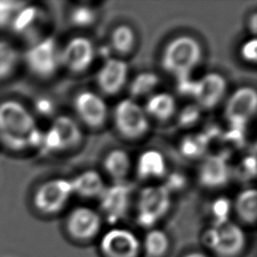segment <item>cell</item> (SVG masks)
<instances>
[{"label": "cell", "mask_w": 257, "mask_h": 257, "mask_svg": "<svg viewBox=\"0 0 257 257\" xmlns=\"http://www.w3.org/2000/svg\"><path fill=\"white\" fill-rule=\"evenodd\" d=\"M42 133L27 105L12 97L0 100V145L3 148L12 153L39 149Z\"/></svg>", "instance_id": "obj_1"}, {"label": "cell", "mask_w": 257, "mask_h": 257, "mask_svg": "<svg viewBox=\"0 0 257 257\" xmlns=\"http://www.w3.org/2000/svg\"><path fill=\"white\" fill-rule=\"evenodd\" d=\"M202 46L191 35H179L171 39L163 49L161 65L177 79L191 76L202 59Z\"/></svg>", "instance_id": "obj_2"}, {"label": "cell", "mask_w": 257, "mask_h": 257, "mask_svg": "<svg viewBox=\"0 0 257 257\" xmlns=\"http://www.w3.org/2000/svg\"><path fill=\"white\" fill-rule=\"evenodd\" d=\"M201 242L215 257H241L248 246L243 227L232 221L210 225L202 233Z\"/></svg>", "instance_id": "obj_3"}, {"label": "cell", "mask_w": 257, "mask_h": 257, "mask_svg": "<svg viewBox=\"0 0 257 257\" xmlns=\"http://www.w3.org/2000/svg\"><path fill=\"white\" fill-rule=\"evenodd\" d=\"M171 205V191L165 185H152L143 188L137 198V224L146 230L156 227L167 216Z\"/></svg>", "instance_id": "obj_4"}, {"label": "cell", "mask_w": 257, "mask_h": 257, "mask_svg": "<svg viewBox=\"0 0 257 257\" xmlns=\"http://www.w3.org/2000/svg\"><path fill=\"white\" fill-rule=\"evenodd\" d=\"M21 61L34 76L49 78L60 67V47L53 37L43 36L28 44Z\"/></svg>", "instance_id": "obj_5"}, {"label": "cell", "mask_w": 257, "mask_h": 257, "mask_svg": "<svg viewBox=\"0 0 257 257\" xmlns=\"http://www.w3.org/2000/svg\"><path fill=\"white\" fill-rule=\"evenodd\" d=\"M73 195L69 179L51 178L39 184L31 197V204L42 216L59 214Z\"/></svg>", "instance_id": "obj_6"}, {"label": "cell", "mask_w": 257, "mask_h": 257, "mask_svg": "<svg viewBox=\"0 0 257 257\" xmlns=\"http://www.w3.org/2000/svg\"><path fill=\"white\" fill-rule=\"evenodd\" d=\"M103 219L98 211L77 206L68 212L63 227L66 236L74 243L87 244L100 236Z\"/></svg>", "instance_id": "obj_7"}, {"label": "cell", "mask_w": 257, "mask_h": 257, "mask_svg": "<svg viewBox=\"0 0 257 257\" xmlns=\"http://www.w3.org/2000/svg\"><path fill=\"white\" fill-rule=\"evenodd\" d=\"M112 118L117 133L127 140L143 138L150 130V117L145 108L131 97L115 104Z\"/></svg>", "instance_id": "obj_8"}, {"label": "cell", "mask_w": 257, "mask_h": 257, "mask_svg": "<svg viewBox=\"0 0 257 257\" xmlns=\"http://www.w3.org/2000/svg\"><path fill=\"white\" fill-rule=\"evenodd\" d=\"M83 138L78 122L66 114L57 115L49 127L42 133L39 149L48 153H58L77 147Z\"/></svg>", "instance_id": "obj_9"}, {"label": "cell", "mask_w": 257, "mask_h": 257, "mask_svg": "<svg viewBox=\"0 0 257 257\" xmlns=\"http://www.w3.org/2000/svg\"><path fill=\"white\" fill-rule=\"evenodd\" d=\"M98 252L101 257H141V239L127 228L113 226L99 236Z\"/></svg>", "instance_id": "obj_10"}, {"label": "cell", "mask_w": 257, "mask_h": 257, "mask_svg": "<svg viewBox=\"0 0 257 257\" xmlns=\"http://www.w3.org/2000/svg\"><path fill=\"white\" fill-rule=\"evenodd\" d=\"M132 187L125 182L114 183L105 186L103 192L97 198L99 203V214L103 221L115 225L122 220L130 210L132 200Z\"/></svg>", "instance_id": "obj_11"}, {"label": "cell", "mask_w": 257, "mask_h": 257, "mask_svg": "<svg viewBox=\"0 0 257 257\" xmlns=\"http://www.w3.org/2000/svg\"><path fill=\"white\" fill-rule=\"evenodd\" d=\"M257 107L256 90L251 86L237 88L227 99L225 117L233 128H244L254 117Z\"/></svg>", "instance_id": "obj_12"}, {"label": "cell", "mask_w": 257, "mask_h": 257, "mask_svg": "<svg viewBox=\"0 0 257 257\" xmlns=\"http://www.w3.org/2000/svg\"><path fill=\"white\" fill-rule=\"evenodd\" d=\"M95 57V47L92 41L84 36L70 38L60 47V66L72 73H82L87 70Z\"/></svg>", "instance_id": "obj_13"}, {"label": "cell", "mask_w": 257, "mask_h": 257, "mask_svg": "<svg viewBox=\"0 0 257 257\" xmlns=\"http://www.w3.org/2000/svg\"><path fill=\"white\" fill-rule=\"evenodd\" d=\"M73 108L79 120L91 128L101 127L108 116L105 100L92 90H81L73 99Z\"/></svg>", "instance_id": "obj_14"}, {"label": "cell", "mask_w": 257, "mask_h": 257, "mask_svg": "<svg viewBox=\"0 0 257 257\" xmlns=\"http://www.w3.org/2000/svg\"><path fill=\"white\" fill-rule=\"evenodd\" d=\"M45 21V14L41 7L25 2L19 9L9 28V31L29 43L43 37L40 31Z\"/></svg>", "instance_id": "obj_15"}, {"label": "cell", "mask_w": 257, "mask_h": 257, "mask_svg": "<svg viewBox=\"0 0 257 257\" xmlns=\"http://www.w3.org/2000/svg\"><path fill=\"white\" fill-rule=\"evenodd\" d=\"M227 89L226 78L219 72L211 71L195 80L193 97L199 107L212 109L223 99Z\"/></svg>", "instance_id": "obj_16"}, {"label": "cell", "mask_w": 257, "mask_h": 257, "mask_svg": "<svg viewBox=\"0 0 257 257\" xmlns=\"http://www.w3.org/2000/svg\"><path fill=\"white\" fill-rule=\"evenodd\" d=\"M127 75V63L121 58L109 57L97 70L95 81L102 93L106 95H114L126 84Z\"/></svg>", "instance_id": "obj_17"}, {"label": "cell", "mask_w": 257, "mask_h": 257, "mask_svg": "<svg viewBox=\"0 0 257 257\" xmlns=\"http://www.w3.org/2000/svg\"><path fill=\"white\" fill-rule=\"evenodd\" d=\"M198 181L207 189H220L226 186L231 178V169L221 155L205 157L198 168Z\"/></svg>", "instance_id": "obj_18"}, {"label": "cell", "mask_w": 257, "mask_h": 257, "mask_svg": "<svg viewBox=\"0 0 257 257\" xmlns=\"http://www.w3.org/2000/svg\"><path fill=\"white\" fill-rule=\"evenodd\" d=\"M167 162L164 155L156 150L144 151L138 158L136 173L141 180L163 178L167 174Z\"/></svg>", "instance_id": "obj_19"}, {"label": "cell", "mask_w": 257, "mask_h": 257, "mask_svg": "<svg viewBox=\"0 0 257 257\" xmlns=\"http://www.w3.org/2000/svg\"><path fill=\"white\" fill-rule=\"evenodd\" d=\"M73 195L81 198H98L105 188L101 175L94 170H86L70 180Z\"/></svg>", "instance_id": "obj_20"}, {"label": "cell", "mask_w": 257, "mask_h": 257, "mask_svg": "<svg viewBox=\"0 0 257 257\" xmlns=\"http://www.w3.org/2000/svg\"><path fill=\"white\" fill-rule=\"evenodd\" d=\"M141 244L142 254L145 257H167L172 247L169 234L157 227L147 230L144 238L141 240Z\"/></svg>", "instance_id": "obj_21"}, {"label": "cell", "mask_w": 257, "mask_h": 257, "mask_svg": "<svg viewBox=\"0 0 257 257\" xmlns=\"http://www.w3.org/2000/svg\"><path fill=\"white\" fill-rule=\"evenodd\" d=\"M144 108L149 117L165 121L176 113L177 102L175 97L169 92H156L148 97Z\"/></svg>", "instance_id": "obj_22"}, {"label": "cell", "mask_w": 257, "mask_h": 257, "mask_svg": "<svg viewBox=\"0 0 257 257\" xmlns=\"http://www.w3.org/2000/svg\"><path fill=\"white\" fill-rule=\"evenodd\" d=\"M232 209L238 220L249 226H253L257 220V192L254 188L241 191L232 203Z\"/></svg>", "instance_id": "obj_23"}, {"label": "cell", "mask_w": 257, "mask_h": 257, "mask_svg": "<svg viewBox=\"0 0 257 257\" xmlns=\"http://www.w3.org/2000/svg\"><path fill=\"white\" fill-rule=\"evenodd\" d=\"M104 172L114 181V183L124 182L132 168L130 155L121 149L109 151L102 161Z\"/></svg>", "instance_id": "obj_24"}, {"label": "cell", "mask_w": 257, "mask_h": 257, "mask_svg": "<svg viewBox=\"0 0 257 257\" xmlns=\"http://www.w3.org/2000/svg\"><path fill=\"white\" fill-rule=\"evenodd\" d=\"M20 62V50L12 41L0 38V83L9 79L16 72Z\"/></svg>", "instance_id": "obj_25"}, {"label": "cell", "mask_w": 257, "mask_h": 257, "mask_svg": "<svg viewBox=\"0 0 257 257\" xmlns=\"http://www.w3.org/2000/svg\"><path fill=\"white\" fill-rule=\"evenodd\" d=\"M135 30L126 24H119L113 28L110 34V45L112 49L121 55L128 54L136 45Z\"/></svg>", "instance_id": "obj_26"}, {"label": "cell", "mask_w": 257, "mask_h": 257, "mask_svg": "<svg viewBox=\"0 0 257 257\" xmlns=\"http://www.w3.org/2000/svg\"><path fill=\"white\" fill-rule=\"evenodd\" d=\"M160 78L158 74L152 71H144L137 74L131 81L128 85V90L131 98L135 99L138 97H143L151 95L152 92L159 85Z\"/></svg>", "instance_id": "obj_27"}, {"label": "cell", "mask_w": 257, "mask_h": 257, "mask_svg": "<svg viewBox=\"0 0 257 257\" xmlns=\"http://www.w3.org/2000/svg\"><path fill=\"white\" fill-rule=\"evenodd\" d=\"M24 3L23 1L0 0V31H9L14 17Z\"/></svg>", "instance_id": "obj_28"}, {"label": "cell", "mask_w": 257, "mask_h": 257, "mask_svg": "<svg viewBox=\"0 0 257 257\" xmlns=\"http://www.w3.org/2000/svg\"><path fill=\"white\" fill-rule=\"evenodd\" d=\"M232 202L227 198H218L211 205V225H220L230 221L229 217L232 212Z\"/></svg>", "instance_id": "obj_29"}, {"label": "cell", "mask_w": 257, "mask_h": 257, "mask_svg": "<svg viewBox=\"0 0 257 257\" xmlns=\"http://www.w3.org/2000/svg\"><path fill=\"white\" fill-rule=\"evenodd\" d=\"M206 149L205 137L189 136L181 144L182 154L189 158H197L202 155Z\"/></svg>", "instance_id": "obj_30"}, {"label": "cell", "mask_w": 257, "mask_h": 257, "mask_svg": "<svg viewBox=\"0 0 257 257\" xmlns=\"http://www.w3.org/2000/svg\"><path fill=\"white\" fill-rule=\"evenodd\" d=\"M95 11L88 6L79 5L74 7L70 13V20L74 26L87 27L95 20Z\"/></svg>", "instance_id": "obj_31"}, {"label": "cell", "mask_w": 257, "mask_h": 257, "mask_svg": "<svg viewBox=\"0 0 257 257\" xmlns=\"http://www.w3.org/2000/svg\"><path fill=\"white\" fill-rule=\"evenodd\" d=\"M256 49H257L256 39L255 38L248 39L245 42H243L242 45L240 46V56L245 61L254 63L256 61V57H257Z\"/></svg>", "instance_id": "obj_32"}, {"label": "cell", "mask_w": 257, "mask_h": 257, "mask_svg": "<svg viewBox=\"0 0 257 257\" xmlns=\"http://www.w3.org/2000/svg\"><path fill=\"white\" fill-rule=\"evenodd\" d=\"M199 115V106H187L180 112L179 122L184 126L192 125L198 120Z\"/></svg>", "instance_id": "obj_33"}, {"label": "cell", "mask_w": 257, "mask_h": 257, "mask_svg": "<svg viewBox=\"0 0 257 257\" xmlns=\"http://www.w3.org/2000/svg\"><path fill=\"white\" fill-rule=\"evenodd\" d=\"M256 161L254 156H248L244 158L240 164L241 171L245 173V175L249 178H253L256 173Z\"/></svg>", "instance_id": "obj_34"}, {"label": "cell", "mask_w": 257, "mask_h": 257, "mask_svg": "<svg viewBox=\"0 0 257 257\" xmlns=\"http://www.w3.org/2000/svg\"><path fill=\"white\" fill-rule=\"evenodd\" d=\"M181 257H210V256L201 250H191L184 253Z\"/></svg>", "instance_id": "obj_35"}, {"label": "cell", "mask_w": 257, "mask_h": 257, "mask_svg": "<svg viewBox=\"0 0 257 257\" xmlns=\"http://www.w3.org/2000/svg\"><path fill=\"white\" fill-rule=\"evenodd\" d=\"M249 24H250L252 33H255L256 32V24H257V15H256V13H253L251 15V22H249Z\"/></svg>", "instance_id": "obj_36"}]
</instances>
